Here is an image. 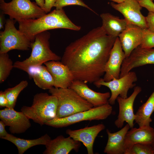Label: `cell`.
<instances>
[{
    "label": "cell",
    "mask_w": 154,
    "mask_h": 154,
    "mask_svg": "<svg viewBox=\"0 0 154 154\" xmlns=\"http://www.w3.org/2000/svg\"><path fill=\"white\" fill-rule=\"evenodd\" d=\"M117 37L107 35L102 26L94 28L66 47L61 62L69 68L74 80L94 83L105 73Z\"/></svg>",
    "instance_id": "1"
},
{
    "label": "cell",
    "mask_w": 154,
    "mask_h": 154,
    "mask_svg": "<svg viewBox=\"0 0 154 154\" xmlns=\"http://www.w3.org/2000/svg\"><path fill=\"white\" fill-rule=\"evenodd\" d=\"M18 22L19 30L24 34L31 42L34 41L37 34L45 31L57 29L79 31L81 28L69 19L63 9H56L37 19L23 20Z\"/></svg>",
    "instance_id": "2"
},
{
    "label": "cell",
    "mask_w": 154,
    "mask_h": 154,
    "mask_svg": "<svg viewBox=\"0 0 154 154\" xmlns=\"http://www.w3.org/2000/svg\"><path fill=\"white\" fill-rule=\"evenodd\" d=\"M58 99L54 95L46 93H37L34 96L31 106H24L21 111L29 119L42 126L55 118Z\"/></svg>",
    "instance_id": "3"
},
{
    "label": "cell",
    "mask_w": 154,
    "mask_h": 154,
    "mask_svg": "<svg viewBox=\"0 0 154 154\" xmlns=\"http://www.w3.org/2000/svg\"><path fill=\"white\" fill-rule=\"evenodd\" d=\"M49 92L51 95L56 96L58 99L55 118L67 117L94 107L92 104L70 88L52 87L49 90Z\"/></svg>",
    "instance_id": "4"
},
{
    "label": "cell",
    "mask_w": 154,
    "mask_h": 154,
    "mask_svg": "<svg viewBox=\"0 0 154 154\" xmlns=\"http://www.w3.org/2000/svg\"><path fill=\"white\" fill-rule=\"evenodd\" d=\"M50 33L47 31L37 34L34 41L31 43L32 52L30 56L23 61L15 62L13 64L14 68H16L19 66H37L50 61L61 60V58L50 48Z\"/></svg>",
    "instance_id": "5"
},
{
    "label": "cell",
    "mask_w": 154,
    "mask_h": 154,
    "mask_svg": "<svg viewBox=\"0 0 154 154\" xmlns=\"http://www.w3.org/2000/svg\"><path fill=\"white\" fill-rule=\"evenodd\" d=\"M0 9L3 14L17 22L37 19L46 14L36 3L30 0H12L9 3L0 0Z\"/></svg>",
    "instance_id": "6"
},
{
    "label": "cell",
    "mask_w": 154,
    "mask_h": 154,
    "mask_svg": "<svg viewBox=\"0 0 154 154\" xmlns=\"http://www.w3.org/2000/svg\"><path fill=\"white\" fill-rule=\"evenodd\" d=\"M112 110L111 105L108 103L67 117L54 118L46 122L45 124L55 128H62L83 121L103 120L112 114Z\"/></svg>",
    "instance_id": "7"
},
{
    "label": "cell",
    "mask_w": 154,
    "mask_h": 154,
    "mask_svg": "<svg viewBox=\"0 0 154 154\" xmlns=\"http://www.w3.org/2000/svg\"><path fill=\"white\" fill-rule=\"evenodd\" d=\"M16 21L10 18L6 20L4 30L0 32V53L15 49L27 50L31 48V42L17 29L15 25Z\"/></svg>",
    "instance_id": "8"
},
{
    "label": "cell",
    "mask_w": 154,
    "mask_h": 154,
    "mask_svg": "<svg viewBox=\"0 0 154 154\" xmlns=\"http://www.w3.org/2000/svg\"><path fill=\"white\" fill-rule=\"evenodd\" d=\"M137 80L136 73L134 72L130 71L125 75L118 79L106 82L101 78L94 82V84L98 88L104 86L110 89L111 94L108 100L109 103L111 105H114L118 96L125 98L127 97L128 90L135 86L136 84L134 82Z\"/></svg>",
    "instance_id": "9"
},
{
    "label": "cell",
    "mask_w": 154,
    "mask_h": 154,
    "mask_svg": "<svg viewBox=\"0 0 154 154\" xmlns=\"http://www.w3.org/2000/svg\"><path fill=\"white\" fill-rule=\"evenodd\" d=\"M148 64H154V49L143 47L140 45L124 60L119 78L125 75L134 68Z\"/></svg>",
    "instance_id": "10"
},
{
    "label": "cell",
    "mask_w": 154,
    "mask_h": 154,
    "mask_svg": "<svg viewBox=\"0 0 154 154\" xmlns=\"http://www.w3.org/2000/svg\"><path fill=\"white\" fill-rule=\"evenodd\" d=\"M141 90L140 87L136 86L134 88L133 92L128 97L125 98L119 96L117 98L116 100L119 106V112L114 124L117 128H122L124 122L127 123L130 128L133 127L135 118V115L133 112V104L136 97Z\"/></svg>",
    "instance_id": "11"
},
{
    "label": "cell",
    "mask_w": 154,
    "mask_h": 154,
    "mask_svg": "<svg viewBox=\"0 0 154 154\" xmlns=\"http://www.w3.org/2000/svg\"><path fill=\"white\" fill-rule=\"evenodd\" d=\"M111 6L124 16L127 22L144 29H147L145 17L141 14V7L136 0H125L117 4L110 3Z\"/></svg>",
    "instance_id": "12"
},
{
    "label": "cell",
    "mask_w": 154,
    "mask_h": 154,
    "mask_svg": "<svg viewBox=\"0 0 154 154\" xmlns=\"http://www.w3.org/2000/svg\"><path fill=\"white\" fill-rule=\"evenodd\" d=\"M125 53L118 37L112 47L105 67L103 80L108 82L119 78L121 66L125 58Z\"/></svg>",
    "instance_id": "13"
},
{
    "label": "cell",
    "mask_w": 154,
    "mask_h": 154,
    "mask_svg": "<svg viewBox=\"0 0 154 154\" xmlns=\"http://www.w3.org/2000/svg\"><path fill=\"white\" fill-rule=\"evenodd\" d=\"M0 119L13 134L24 133L31 126L29 119L22 112L6 107L0 110Z\"/></svg>",
    "instance_id": "14"
},
{
    "label": "cell",
    "mask_w": 154,
    "mask_h": 154,
    "mask_svg": "<svg viewBox=\"0 0 154 154\" xmlns=\"http://www.w3.org/2000/svg\"><path fill=\"white\" fill-rule=\"evenodd\" d=\"M52 75L55 88H68L74 80L68 67L59 61L51 60L44 63Z\"/></svg>",
    "instance_id": "15"
},
{
    "label": "cell",
    "mask_w": 154,
    "mask_h": 154,
    "mask_svg": "<svg viewBox=\"0 0 154 154\" xmlns=\"http://www.w3.org/2000/svg\"><path fill=\"white\" fill-rule=\"evenodd\" d=\"M105 128L102 123L77 130L68 129L66 133L75 140L82 143L86 147L88 154H93V144L98 134Z\"/></svg>",
    "instance_id": "16"
},
{
    "label": "cell",
    "mask_w": 154,
    "mask_h": 154,
    "mask_svg": "<svg viewBox=\"0 0 154 154\" xmlns=\"http://www.w3.org/2000/svg\"><path fill=\"white\" fill-rule=\"evenodd\" d=\"M86 83L81 80H74L68 88L75 91L94 107L109 103L108 100L111 96L110 92L102 93L95 92L90 88Z\"/></svg>",
    "instance_id": "17"
},
{
    "label": "cell",
    "mask_w": 154,
    "mask_h": 154,
    "mask_svg": "<svg viewBox=\"0 0 154 154\" xmlns=\"http://www.w3.org/2000/svg\"><path fill=\"white\" fill-rule=\"evenodd\" d=\"M143 29L128 23L126 29L118 36L125 57L128 56L133 50L141 45Z\"/></svg>",
    "instance_id": "18"
},
{
    "label": "cell",
    "mask_w": 154,
    "mask_h": 154,
    "mask_svg": "<svg viewBox=\"0 0 154 154\" xmlns=\"http://www.w3.org/2000/svg\"><path fill=\"white\" fill-rule=\"evenodd\" d=\"M131 129L127 131L125 137V152L136 143L151 145L154 144V129L150 125Z\"/></svg>",
    "instance_id": "19"
},
{
    "label": "cell",
    "mask_w": 154,
    "mask_h": 154,
    "mask_svg": "<svg viewBox=\"0 0 154 154\" xmlns=\"http://www.w3.org/2000/svg\"><path fill=\"white\" fill-rule=\"evenodd\" d=\"M81 142L74 140L70 136L62 135L51 139L45 145L44 154H68L72 150L76 152L81 146Z\"/></svg>",
    "instance_id": "20"
},
{
    "label": "cell",
    "mask_w": 154,
    "mask_h": 154,
    "mask_svg": "<svg viewBox=\"0 0 154 154\" xmlns=\"http://www.w3.org/2000/svg\"><path fill=\"white\" fill-rule=\"evenodd\" d=\"M17 68L27 72L30 78H33L35 84L42 89L49 90L54 86L53 78L46 66L42 65L29 67L19 66Z\"/></svg>",
    "instance_id": "21"
},
{
    "label": "cell",
    "mask_w": 154,
    "mask_h": 154,
    "mask_svg": "<svg viewBox=\"0 0 154 154\" xmlns=\"http://www.w3.org/2000/svg\"><path fill=\"white\" fill-rule=\"evenodd\" d=\"M130 127L127 123L119 131L111 133L106 129L108 136V141L104 152L107 154H124L125 137Z\"/></svg>",
    "instance_id": "22"
},
{
    "label": "cell",
    "mask_w": 154,
    "mask_h": 154,
    "mask_svg": "<svg viewBox=\"0 0 154 154\" xmlns=\"http://www.w3.org/2000/svg\"><path fill=\"white\" fill-rule=\"evenodd\" d=\"M100 16L102 21V27L109 36L118 37L127 26L128 22L125 19H120L109 13H102Z\"/></svg>",
    "instance_id": "23"
},
{
    "label": "cell",
    "mask_w": 154,
    "mask_h": 154,
    "mask_svg": "<svg viewBox=\"0 0 154 154\" xmlns=\"http://www.w3.org/2000/svg\"><path fill=\"white\" fill-rule=\"evenodd\" d=\"M2 139L8 141L14 144L17 148L19 154H23L29 148L37 145H46L51 139L50 137L47 134L36 139H25L8 133Z\"/></svg>",
    "instance_id": "24"
},
{
    "label": "cell",
    "mask_w": 154,
    "mask_h": 154,
    "mask_svg": "<svg viewBox=\"0 0 154 154\" xmlns=\"http://www.w3.org/2000/svg\"><path fill=\"white\" fill-rule=\"evenodd\" d=\"M154 111V91L146 102L138 109L135 114V123L139 127L150 126L151 115Z\"/></svg>",
    "instance_id": "25"
},
{
    "label": "cell",
    "mask_w": 154,
    "mask_h": 154,
    "mask_svg": "<svg viewBox=\"0 0 154 154\" xmlns=\"http://www.w3.org/2000/svg\"><path fill=\"white\" fill-rule=\"evenodd\" d=\"M28 84L27 80H23L14 87L7 88L5 90L4 92L8 101L7 108L14 109L19 94L27 86Z\"/></svg>",
    "instance_id": "26"
},
{
    "label": "cell",
    "mask_w": 154,
    "mask_h": 154,
    "mask_svg": "<svg viewBox=\"0 0 154 154\" xmlns=\"http://www.w3.org/2000/svg\"><path fill=\"white\" fill-rule=\"evenodd\" d=\"M13 68V62L7 53H0V83L6 80Z\"/></svg>",
    "instance_id": "27"
},
{
    "label": "cell",
    "mask_w": 154,
    "mask_h": 154,
    "mask_svg": "<svg viewBox=\"0 0 154 154\" xmlns=\"http://www.w3.org/2000/svg\"><path fill=\"white\" fill-rule=\"evenodd\" d=\"M124 154H154V152L151 145L137 143L125 151Z\"/></svg>",
    "instance_id": "28"
},
{
    "label": "cell",
    "mask_w": 154,
    "mask_h": 154,
    "mask_svg": "<svg viewBox=\"0 0 154 154\" xmlns=\"http://www.w3.org/2000/svg\"><path fill=\"white\" fill-rule=\"evenodd\" d=\"M72 5H79L85 7L96 13L82 0H56L54 7L56 8V9H63L64 7Z\"/></svg>",
    "instance_id": "29"
},
{
    "label": "cell",
    "mask_w": 154,
    "mask_h": 154,
    "mask_svg": "<svg viewBox=\"0 0 154 154\" xmlns=\"http://www.w3.org/2000/svg\"><path fill=\"white\" fill-rule=\"evenodd\" d=\"M145 48L154 47V33L147 29H143L142 40L140 45Z\"/></svg>",
    "instance_id": "30"
},
{
    "label": "cell",
    "mask_w": 154,
    "mask_h": 154,
    "mask_svg": "<svg viewBox=\"0 0 154 154\" xmlns=\"http://www.w3.org/2000/svg\"><path fill=\"white\" fill-rule=\"evenodd\" d=\"M141 7L146 8L149 11L154 13V3L152 0H136Z\"/></svg>",
    "instance_id": "31"
},
{
    "label": "cell",
    "mask_w": 154,
    "mask_h": 154,
    "mask_svg": "<svg viewBox=\"0 0 154 154\" xmlns=\"http://www.w3.org/2000/svg\"><path fill=\"white\" fill-rule=\"evenodd\" d=\"M145 19L147 29L154 33V13L149 12Z\"/></svg>",
    "instance_id": "32"
},
{
    "label": "cell",
    "mask_w": 154,
    "mask_h": 154,
    "mask_svg": "<svg viewBox=\"0 0 154 154\" xmlns=\"http://www.w3.org/2000/svg\"><path fill=\"white\" fill-rule=\"evenodd\" d=\"M56 0H45L44 11L47 14L50 12L52 8L54 7Z\"/></svg>",
    "instance_id": "33"
},
{
    "label": "cell",
    "mask_w": 154,
    "mask_h": 154,
    "mask_svg": "<svg viewBox=\"0 0 154 154\" xmlns=\"http://www.w3.org/2000/svg\"><path fill=\"white\" fill-rule=\"evenodd\" d=\"M8 101L5 92L3 91L0 92V107H7Z\"/></svg>",
    "instance_id": "34"
},
{
    "label": "cell",
    "mask_w": 154,
    "mask_h": 154,
    "mask_svg": "<svg viewBox=\"0 0 154 154\" xmlns=\"http://www.w3.org/2000/svg\"><path fill=\"white\" fill-rule=\"evenodd\" d=\"M5 126L4 122L1 120L0 121V137L1 139L7 136L8 134L5 129Z\"/></svg>",
    "instance_id": "35"
},
{
    "label": "cell",
    "mask_w": 154,
    "mask_h": 154,
    "mask_svg": "<svg viewBox=\"0 0 154 154\" xmlns=\"http://www.w3.org/2000/svg\"><path fill=\"white\" fill-rule=\"evenodd\" d=\"M4 14L2 12L0 15V29H4V25L5 23Z\"/></svg>",
    "instance_id": "36"
},
{
    "label": "cell",
    "mask_w": 154,
    "mask_h": 154,
    "mask_svg": "<svg viewBox=\"0 0 154 154\" xmlns=\"http://www.w3.org/2000/svg\"><path fill=\"white\" fill-rule=\"evenodd\" d=\"M35 1L37 5L44 10L45 0H35Z\"/></svg>",
    "instance_id": "37"
},
{
    "label": "cell",
    "mask_w": 154,
    "mask_h": 154,
    "mask_svg": "<svg viewBox=\"0 0 154 154\" xmlns=\"http://www.w3.org/2000/svg\"><path fill=\"white\" fill-rule=\"evenodd\" d=\"M113 2L117 3H120L123 2L125 0H110Z\"/></svg>",
    "instance_id": "38"
},
{
    "label": "cell",
    "mask_w": 154,
    "mask_h": 154,
    "mask_svg": "<svg viewBox=\"0 0 154 154\" xmlns=\"http://www.w3.org/2000/svg\"><path fill=\"white\" fill-rule=\"evenodd\" d=\"M154 152V144L152 145Z\"/></svg>",
    "instance_id": "39"
},
{
    "label": "cell",
    "mask_w": 154,
    "mask_h": 154,
    "mask_svg": "<svg viewBox=\"0 0 154 154\" xmlns=\"http://www.w3.org/2000/svg\"></svg>",
    "instance_id": "40"
},
{
    "label": "cell",
    "mask_w": 154,
    "mask_h": 154,
    "mask_svg": "<svg viewBox=\"0 0 154 154\" xmlns=\"http://www.w3.org/2000/svg\"><path fill=\"white\" fill-rule=\"evenodd\" d=\"M152 0L153 1L154 0Z\"/></svg>",
    "instance_id": "41"
}]
</instances>
